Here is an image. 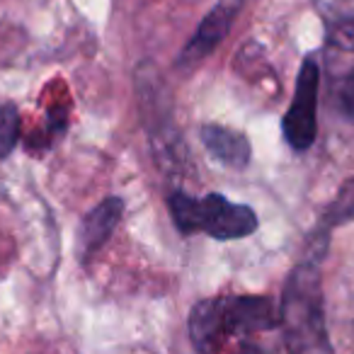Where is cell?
I'll list each match as a JSON object with an SVG mask.
<instances>
[{
  "label": "cell",
  "instance_id": "9c48e42d",
  "mask_svg": "<svg viewBox=\"0 0 354 354\" xmlns=\"http://www.w3.org/2000/svg\"><path fill=\"white\" fill-rule=\"evenodd\" d=\"M20 141V114L12 104H0V158H8Z\"/></svg>",
  "mask_w": 354,
  "mask_h": 354
},
{
  "label": "cell",
  "instance_id": "52a82bcc",
  "mask_svg": "<svg viewBox=\"0 0 354 354\" xmlns=\"http://www.w3.org/2000/svg\"><path fill=\"white\" fill-rule=\"evenodd\" d=\"M202 143L207 151L233 170H243L250 162V141L245 133L233 131V129L218 127V124H204L202 127Z\"/></svg>",
  "mask_w": 354,
  "mask_h": 354
},
{
  "label": "cell",
  "instance_id": "ba28073f",
  "mask_svg": "<svg viewBox=\"0 0 354 354\" xmlns=\"http://www.w3.org/2000/svg\"><path fill=\"white\" fill-rule=\"evenodd\" d=\"M349 221H354V180H347V183L337 189V197L325 207L315 231H320L328 238V231H333V228H337V226H344V223H349Z\"/></svg>",
  "mask_w": 354,
  "mask_h": 354
},
{
  "label": "cell",
  "instance_id": "6da1fadb",
  "mask_svg": "<svg viewBox=\"0 0 354 354\" xmlns=\"http://www.w3.org/2000/svg\"><path fill=\"white\" fill-rule=\"evenodd\" d=\"M279 328L286 354H333L318 262H301L289 272L281 291Z\"/></svg>",
  "mask_w": 354,
  "mask_h": 354
},
{
  "label": "cell",
  "instance_id": "7a4b0ae2",
  "mask_svg": "<svg viewBox=\"0 0 354 354\" xmlns=\"http://www.w3.org/2000/svg\"><path fill=\"white\" fill-rule=\"evenodd\" d=\"M279 325V310L267 296H214L189 313V337L197 352L212 354L236 335L265 333Z\"/></svg>",
  "mask_w": 354,
  "mask_h": 354
},
{
  "label": "cell",
  "instance_id": "30bf717a",
  "mask_svg": "<svg viewBox=\"0 0 354 354\" xmlns=\"http://www.w3.org/2000/svg\"><path fill=\"white\" fill-rule=\"evenodd\" d=\"M337 107L344 117L354 119V71H349L337 83Z\"/></svg>",
  "mask_w": 354,
  "mask_h": 354
},
{
  "label": "cell",
  "instance_id": "3957f363",
  "mask_svg": "<svg viewBox=\"0 0 354 354\" xmlns=\"http://www.w3.org/2000/svg\"><path fill=\"white\" fill-rule=\"evenodd\" d=\"M175 226L189 233L204 231L216 241H238L257 231V214L245 204H233L223 194H207L197 199L185 192H172L167 199Z\"/></svg>",
  "mask_w": 354,
  "mask_h": 354
},
{
  "label": "cell",
  "instance_id": "8992f818",
  "mask_svg": "<svg viewBox=\"0 0 354 354\" xmlns=\"http://www.w3.org/2000/svg\"><path fill=\"white\" fill-rule=\"evenodd\" d=\"M124 212V202L117 197H109L104 202H100L88 216L80 221L78 231V252L83 257V262H88L104 243L109 241V236L117 228L119 218Z\"/></svg>",
  "mask_w": 354,
  "mask_h": 354
},
{
  "label": "cell",
  "instance_id": "277c9868",
  "mask_svg": "<svg viewBox=\"0 0 354 354\" xmlns=\"http://www.w3.org/2000/svg\"><path fill=\"white\" fill-rule=\"evenodd\" d=\"M318 85H320V71L313 56H306L301 64L299 78H296V93L291 100L289 109L284 114V138L294 151L304 153L313 146L315 131H318Z\"/></svg>",
  "mask_w": 354,
  "mask_h": 354
},
{
  "label": "cell",
  "instance_id": "5b68a950",
  "mask_svg": "<svg viewBox=\"0 0 354 354\" xmlns=\"http://www.w3.org/2000/svg\"><path fill=\"white\" fill-rule=\"evenodd\" d=\"M236 17V6L233 3H221L216 6L207 17L202 20V25L197 27L194 37L187 41V46L183 49V54L177 56V68L183 73H189L192 68H197L218 44L228 37Z\"/></svg>",
  "mask_w": 354,
  "mask_h": 354
}]
</instances>
